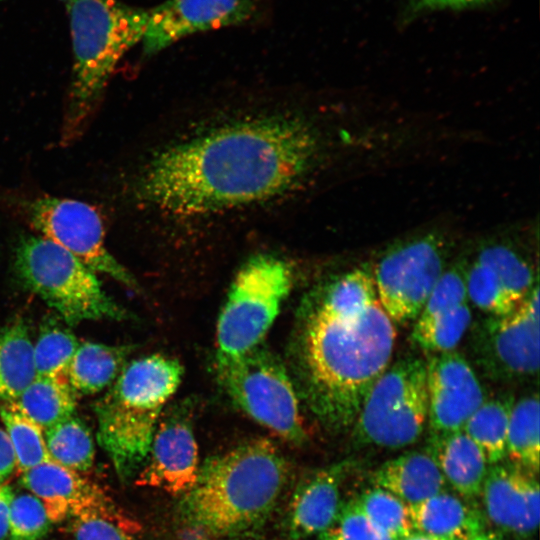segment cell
Here are the masks:
<instances>
[{
  "mask_svg": "<svg viewBox=\"0 0 540 540\" xmlns=\"http://www.w3.org/2000/svg\"><path fill=\"white\" fill-rule=\"evenodd\" d=\"M316 130L292 117L226 125L158 153L136 183L137 198L173 215H200L283 194L318 161Z\"/></svg>",
  "mask_w": 540,
  "mask_h": 540,
  "instance_id": "obj_1",
  "label": "cell"
},
{
  "mask_svg": "<svg viewBox=\"0 0 540 540\" xmlns=\"http://www.w3.org/2000/svg\"><path fill=\"white\" fill-rule=\"evenodd\" d=\"M396 330L379 301L353 320L335 319L302 303L293 340L301 391L332 430L354 424L392 358Z\"/></svg>",
  "mask_w": 540,
  "mask_h": 540,
  "instance_id": "obj_2",
  "label": "cell"
},
{
  "mask_svg": "<svg viewBox=\"0 0 540 540\" xmlns=\"http://www.w3.org/2000/svg\"><path fill=\"white\" fill-rule=\"evenodd\" d=\"M288 477V462L267 439H253L207 458L176 506L183 540L256 539Z\"/></svg>",
  "mask_w": 540,
  "mask_h": 540,
  "instance_id": "obj_3",
  "label": "cell"
},
{
  "mask_svg": "<svg viewBox=\"0 0 540 540\" xmlns=\"http://www.w3.org/2000/svg\"><path fill=\"white\" fill-rule=\"evenodd\" d=\"M179 362L160 354L126 365L94 406L97 441L118 477H136L148 456L162 410L180 384Z\"/></svg>",
  "mask_w": 540,
  "mask_h": 540,
  "instance_id": "obj_4",
  "label": "cell"
},
{
  "mask_svg": "<svg viewBox=\"0 0 540 540\" xmlns=\"http://www.w3.org/2000/svg\"><path fill=\"white\" fill-rule=\"evenodd\" d=\"M69 16L74 55L63 127L71 140L97 104L117 63L141 41L148 11L117 0H61Z\"/></svg>",
  "mask_w": 540,
  "mask_h": 540,
  "instance_id": "obj_5",
  "label": "cell"
},
{
  "mask_svg": "<svg viewBox=\"0 0 540 540\" xmlns=\"http://www.w3.org/2000/svg\"><path fill=\"white\" fill-rule=\"evenodd\" d=\"M15 266L25 286L69 324L126 316L106 294L93 270L41 236L21 241Z\"/></svg>",
  "mask_w": 540,
  "mask_h": 540,
  "instance_id": "obj_6",
  "label": "cell"
},
{
  "mask_svg": "<svg viewBox=\"0 0 540 540\" xmlns=\"http://www.w3.org/2000/svg\"><path fill=\"white\" fill-rule=\"evenodd\" d=\"M427 419L426 362L401 359L369 391L353 424V439L361 446L404 448L421 437Z\"/></svg>",
  "mask_w": 540,
  "mask_h": 540,
  "instance_id": "obj_7",
  "label": "cell"
},
{
  "mask_svg": "<svg viewBox=\"0 0 540 540\" xmlns=\"http://www.w3.org/2000/svg\"><path fill=\"white\" fill-rule=\"evenodd\" d=\"M290 266L258 255L237 273L216 328V359L243 355L259 346L292 287Z\"/></svg>",
  "mask_w": 540,
  "mask_h": 540,
  "instance_id": "obj_8",
  "label": "cell"
},
{
  "mask_svg": "<svg viewBox=\"0 0 540 540\" xmlns=\"http://www.w3.org/2000/svg\"><path fill=\"white\" fill-rule=\"evenodd\" d=\"M216 365L220 383L237 407L284 440L305 442L295 388L276 356L259 345L235 358L216 359Z\"/></svg>",
  "mask_w": 540,
  "mask_h": 540,
  "instance_id": "obj_9",
  "label": "cell"
},
{
  "mask_svg": "<svg viewBox=\"0 0 540 540\" xmlns=\"http://www.w3.org/2000/svg\"><path fill=\"white\" fill-rule=\"evenodd\" d=\"M448 241L433 231L401 240L379 257L372 274L378 301L394 324L417 319L446 269Z\"/></svg>",
  "mask_w": 540,
  "mask_h": 540,
  "instance_id": "obj_10",
  "label": "cell"
},
{
  "mask_svg": "<svg viewBox=\"0 0 540 540\" xmlns=\"http://www.w3.org/2000/svg\"><path fill=\"white\" fill-rule=\"evenodd\" d=\"M539 288L537 283L517 307L505 315L478 322L469 346L477 366L489 378L519 381L539 370Z\"/></svg>",
  "mask_w": 540,
  "mask_h": 540,
  "instance_id": "obj_11",
  "label": "cell"
},
{
  "mask_svg": "<svg viewBox=\"0 0 540 540\" xmlns=\"http://www.w3.org/2000/svg\"><path fill=\"white\" fill-rule=\"evenodd\" d=\"M29 218L40 236L70 252L95 273L134 288L133 276L109 253L98 211L86 202L44 197L29 207Z\"/></svg>",
  "mask_w": 540,
  "mask_h": 540,
  "instance_id": "obj_12",
  "label": "cell"
},
{
  "mask_svg": "<svg viewBox=\"0 0 540 540\" xmlns=\"http://www.w3.org/2000/svg\"><path fill=\"white\" fill-rule=\"evenodd\" d=\"M21 474L22 485L43 503L51 523L100 517L132 534L139 529L101 487L79 472L50 460Z\"/></svg>",
  "mask_w": 540,
  "mask_h": 540,
  "instance_id": "obj_13",
  "label": "cell"
},
{
  "mask_svg": "<svg viewBox=\"0 0 540 540\" xmlns=\"http://www.w3.org/2000/svg\"><path fill=\"white\" fill-rule=\"evenodd\" d=\"M426 371L429 435L463 430L485 400L472 366L460 353L451 350L431 356Z\"/></svg>",
  "mask_w": 540,
  "mask_h": 540,
  "instance_id": "obj_14",
  "label": "cell"
},
{
  "mask_svg": "<svg viewBox=\"0 0 540 540\" xmlns=\"http://www.w3.org/2000/svg\"><path fill=\"white\" fill-rule=\"evenodd\" d=\"M537 473L509 460L489 465L483 482L484 516L502 533L530 537L539 524Z\"/></svg>",
  "mask_w": 540,
  "mask_h": 540,
  "instance_id": "obj_15",
  "label": "cell"
},
{
  "mask_svg": "<svg viewBox=\"0 0 540 540\" xmlns=\"http://www.w3.org/2000/svg\"><path fill=\"white\" fill-rule=\"evenodd\" d=\"M254 11L252 0H167L148 10L143 50L157 53L193 33L244 23Z\"/></svg>",
  "mask_w": 540,
  "mask_h": 540,
  "instance_id": "obj_16",
  "label": "cell"
},
{
  "mask_svg": "<svg viewBox=\"0 0 540 540\" xmlns=\"http://www.w3.org/2000/svg\"><path fill=\"white\" fill-rule=\"evenodd\" d=\"M198 446L190 419L177 412L161 421L135 484L182 496L194 485L199 471Z\"/></svg>",
  "mask_w": 540,
  "mask_h": 540,
  "instance_id": "obj_17",
  "label": "cell"
},
{
  "mask_svg": "<svg viewBox=\"0 0 540 540\" xmlns=\"http://www.w3.org/2000/svg\"><path fill=\"white\" fill-rule=\"evenodd\" d=\"M342 461L312 471L296 485L284 520L286 540H306L326 531L343 506L341 487L352 469Z\"/></svg>",
  "mask_w": 540,
  "mask_h": 540,
  "instance_id": "obj_18",
  "label": "cell"
},
{
  "mask_svg": "<svg viewBox=\"0 0 540 540\" xmlns=\"http://www.w3.org/2000/svg\"><path fill=\"white\" fill-rule=\"evenodd\" d=\"M414 531L439 540H471L485 532L486 518L470 500L443 490L408 505Z\"/></svg>",
  "mask_w": 540,
  "mask_h": 540,
  "instance_id": "obj_19",
  "label": "cell"
},
{
  "mask_svg": "<svg viewBox=\"0 0 540 540\" xmlns=\"http://www.w3.org/2000/svg\"><path fill=\"white\" fill-rule=\"evenodd\" d=\"M426 452L456 494L472 500L481 494L487 460L477 444L463 431L429 435Z\"/></svg>",
  "mask_w": 540,
  "mask_h": 540,
  "instance_id": "obj_20",
  "label": "cell"
},
{
  "mask_svg": "<svg viewBox=\"0 0 540 540\" xmlns=\"http://www.w3.org/2000/svg\"><path fill=\"white\" fill-rule=\"evenodd\" d=\"M374 486L397 496L407 505L422 502L445 490L446 481L426 451H410L384 462L372 476Z\"/></svg>",
  "mask_w": 540,
  "mask_h": 540,
  "instance_id": "obj_21",
  "label": "cell"
},
{
  "mask_svg": "<svg viewBox=\"0 0 540 540\" xmlns=\"http://www.w3.org/2000/svg\"><path fill=\"white\" fill-rule=\"evenodd\" d=\"M378 301L372 271L353 269L314 292L303 301L305 305L325 316L353 320L360 317Z\"/></svg>",
  "mask_w": 540,
  "mask_h": 540,
  "instance_id": "obj_22",
  "label": "cell"
},
{
  "mask_svg": "<svg viewBox=\"0 0 540 540\" xmlns=\"http://www.w3.org/2000/svg\"><path fill=\"white\" fill-rule=\"evenodd\" d=\"M130 348L102 343H80L66 380L75 394L91 395L111 385L125 367Z\"/></svg>",
  "mask_w": 540,
  "mask_h": 540,
  "instance_id": "obj_23",
  "label": "cell"
},
{
  "mask_svg": "<svg viewBox=\"0 0 540 540\" xmlns=\"http://www.w3.org/2000/svg\"><path fill=\"white\" fill-rule=\"evenodd\" d=\"M36 377L34 344L26 325L0 329V404L15 401Z\"/></svg>",
  "mask_w": 540,
  "mask_h": 540,
  "instance_id": "obj_24",
  "label": "cell"
},
{
  "mask_svg": "<svg viewBox=\"0 0 540 540\" xmlns=\"http://www.w3.org/2000/svg\"><path fill=\"white\" fill-rule=\"evenodd\" d=\"M43 431L72 416L76 394L66 379L36 376L15 400Z\"/></svg>",
  "mask_w": 540,
  "mask_h": 540,
  "instance_id": "obj_25",
  "label": "cell"
},
{
  "mask_svg": "<svg viewBox=\"0 0 540 540\" xmlns=\"http://www.w3.org/2000/svg\"><path fill=\"white\" fill-rule=\"evenodd\" d=\"M514 403L511 395L484 400L463 427L483 452L488 465L506 459L508 425Z\"/></svg>",
  "mask_w": 540,
  "mask_h": 540,
  "instance_id": "obj_26",
  "label": "cell"
},
{
  "mask_svg": "<svg viewBox=\"0 0 540 540\" xmlns=\"http://www.w3.org/2000/svg\"><path fill=\"white\" fill-rule=\"evenodd\" d=\"M475 259L495 273L518 304L537 283L531 262L508 242L492 240L482 244Z\"/></svg>",
  "mask_w": 540,
  "mask_h": 540,
  "instance_id": "obj_27",
  "label": "cell"
},
{
  "mask_svg": "<svg viewBox=\"0 0 540 540\" xmlns=\"http://www.w3.org/2000/svg\"><path fill=\"white\" fill-rule=\"evenodd\" d=\"M48 454L52 461L82 473L94 463L95 447L90 430L74 415L44 430Z\"/></svg>",
  "mask_w": 540,
  "mask_h": 540,
  "instance_id": "obj_28",
  "label": "cell"
},
{
  "mask_svg": "<svg viewBox=\"0 0 540 540\" xmlns=\"http://www.w3.org/2000/svg\"><path fill=\"white\" fill-rule=\"evenodd\" d=\"M539 399L537 394L521 398L511 411L507 454L509 461L539 472Z\"/></svg>",
  "mask_w": 540,
  "mask_h": 540,
  "instance_id": "obj_29",
  "label": "cell"
},
{
  "mask_svg": "<svg viewBox=\"0 0 540 540\" xmlns=\"http://www.w3.org/2000/svg\"><path fill=\"white\" fill-rule=\"evenodd\" d=\"M0 419L14 451L16 468L21 473L52 460L46 448L43 429L16 401L0 404Z\"/></svg>",
  "mask_w": 540,
  "mask_h": 540,
  "instance_id": "obj_30",
  "label": "cell"
},
{
  "mask_svg": "<svg viewBox=\"0 0 540 540\" xmlns=\"http://www.w3.org/2000/svg\"><path fill=\"white\" fill-rule=\"evenodd\" d=\"M472 320V312L468 303L435 317L415 323L411 338L422 350L437 354L454 350Z\"/></svg>",
  "mask_w": 540,
  "mask_h": 540,
  "instance_id": "obj_31",
  "label": "cell"
},
{
  "mask_svg": "<svg viewBox=\"0 0 540 540\" xmlns=\"http://www.w3.org/2000/svg\"><path fill=\"white\" fill-rule=\"evenodd\" d=\"M354 500L368 519L393 539L414 531L408 505L389 491L373 486Z\"/></svg>",
  "mask_w": 540,
  "mask_h": 540,
  "instance_id": "obj_32",
  "label": "cell"
},
{
  "mask_svg": "<svg viewBox=\"0 0 540 540\" xmlns=\"http://www.w3.org/2000/svg\"><path fill=\"white\" fill-rule=\"evenodd\" d=\"M79 344L76 336L64 328L44 329L34 345L36 376L66 379L68 367Z\"/></svg>",
  "mask_w": 540,
  "mask_h": 540,
  "instance_id": "obj_33",
  "label": "cell"
},
{
  "mask_svg": "<svg viewBox=\"0 0 540 540\" xmlns=\"http://www.w3.org/2000/svg\"><path fill=\"white\" fill-rule=\"evenodd\" d=\"M466 287L468 300L490 315L508 314L518 305L495 273L476 259L466 268Z\"/></svg>",
  "mask_w": 540,
  "mask_h": 540,
  "instance_id": "obj_34",
  "label": "cell"
},
{
  "mask_svg": "<svg viewBox=\"0 0 540 540\" xmlns=\"http://www.w3.org/2000/svg\"><path fill=\"white\" fill-rule=\"evenodd\" d=\"M50 527L45 507L35 495L14 494L9 511V540H43Z\"/></svg>",
  "mask_w": 540,
  "mask_h": 540,
  "instance_id": "obj_35",
  "label": "cell"
},
{
  "mask_svg": "<svg viewBox=\"0 0 540 540\" xmlns=\"http://www.w3.org/2000/svg\"><path fill=\"white\" fill-rule=\"evenodd\" d=\"M467 300L466 268L458 263L444 270L418 315L416 323L425 322L436 315L468 303Z\"/></svg>",
  "mask_w": 540,
  "mask_h": 540,
  "instance_id": "obj_36",
  "label": "cell"
},
{
  "mask_svg": "<svg viewBox=\"0 0 540 540\" xmlns=\"http://www.w3.org/2000/svg\"><path fill=\"white\" fill-rule=\"evenodd\" d=\"M317 540H395L360 510L354 499L343 503L336 521Z\"/></svg>",
  "mask_w": 540,
  "mask_h": 540,
  "instance_id": "obj_37",
  "label": "cell"
},
{
  "mask_svg": "<svg viewBox=\"0 0 540 540\" xmlns=\"http://www.w3.org/2000/svg\"><path fill=\"white\" fill-rule=\"evenodd\" d=\"M72 536L73 540H136L131 532L100 517L73 519Z\"/></svg>",
  "mask_w": 540,
  "mask_h": 540,
  "instance_id": "obj_38",
  "label": "cell"
},
{
  "mask_svg": "<svg viewBox=\"0 0 540 540\" xmlns=\"http://www.w3.org/2000/svg\"><path fill=\"white\" fill-rule=\"evenodd\" d=\"M494 0H412L416 10L464 9L493 2Z\"/></svg>",
  "mask_w": 540,
  "mask_h": 540,
  "instance_id": "obj_39",
  "label": "cell"
},
{
  "mask_svg": "<svg viewBox=\"0 0 540 540\" xmlns=\"http://www.w3.org/2000/svg\"><path fill=\"white\" fill-rule=\"evenodd\" d=\"M16 469V459L10 440L5 430L0 426V486Z\"/></svg>",
  "mask_w": 540,
  "mask_h": 540,
  "instance_id": "obj_40",
  "label": "cell"
},
{
  "mask_svg": "<svg viewBox=\"0 0 540 540\" xmlns=\"http://www.w3.org/2000/svg\"><path fill=\"white\" fill-rule=\"evenodd\" d=\"M13 496L10 485L5 483L0 486V540H9V511Z\"/></svg>",
  "mask_w": 540,
  "mask_h": 540,
  "instance_id": "obj_41",
  "label": "cell"
},
{
  "mask_svg": "<svg viewBox=\"0 0 540 540\" xmlns=\"http://www.w3.org/2000/svg\"><path fill=\"white\" fill-rule=\"evenodd\" d=\"M399 540H439L437 538H434L432 536H429V535H426V534H423L421 532H418V531H413L411 532L410 534H408L407 536L399 539Z\"/></svg>",
  "mask_w": 540,
  "mask_h": 540,
  "instance_id": "obj_42",
  "label": "cell"
},
{
  "mask_svg": "<svg viewBox=\"0 0 540 540\" xmlns=\"http://www.w3.org/2000/svg\"><path fill=\"white\" fill-rule=\"evenodd\" d=\"M471 540H502L500 535L494 532H484Z\"/></svg>",
  "mask_w": 540,
  "mask_h": 540,
  "instance_id": "obj_43",
  "label": "cell"
}]
</instances>
